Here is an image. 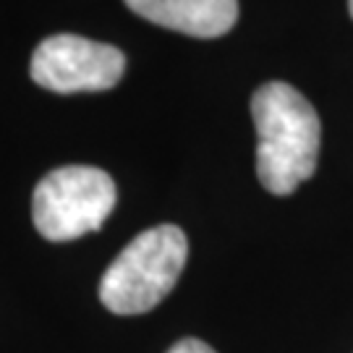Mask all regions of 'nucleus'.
I'll return each mask as SVG.
<instances>
[{
  "label": "nucleus",
  "mask_w": 353,
  "mask_h": 353,
  "mask_svg": "<svg viewBox=\"0 0 353 353\" xmlns=\"http://www.w3.org/2000/svg\"><path fill=\"white\" fill-rule=\"evenodd\" d=\"M123 3L152 24L199 39L223 37L239 21V0H123Z\"/></svg>",
  "instance_id": "5"
},
{
  "label": "nucleus",
  "mask_w": 353,
  "mask_h": 353,
  "mask_svg": "<svg viewBox=\"0 0 353 353\" xmlns=\"http://www.w3.org/2000/svg\"><path fill=\"white\" fill-rule=\"evenodd\" d=\"M348 8H351V16H353V0H348Z\"/></svg>",
  "instance_id": "7"
},
{
  "label": "nucleus",
  "mask_w": 353,
  "mask_h": 353,
  "mask_svg": "<svg viewBox=\"0 0 353 353\" xmlns=\"http://www.w3.org/2000/svg\"><path fill=\"white\" fill-rule=\"evenodd\" d=\"M168 353H217L212 345H207L204 341H196V338H183L178 341Z\"/></svg>",
  "instance_id": "6"
},
{
  "label": "nucleus",
  "mask_w": 353,
  "mask_h": 353,
  "mask_svg": "<svg viewBox=\"0 0 353 353\" xmlns=\"http://www.w3.org/2000/svg\"><path fill=\"white\" fill-rule=\"evenodd\" d=\"M256 176L275 196H288L314 176L322 126L312 102L285 81H267L254 92Z\"/></svg>",
  "instance_id": "1"
},
{
  "label": "nucleus",
  "mask_w": 353,
  "mask_h": 353,
  "mask_svg": "<svg viewBox=\"0 0 353 353\" xmlns=\"http://www.w3.org/2000/svg\"><path fill=\"white\" fill-rule=\"evenodd\" d=\"M189 259V239L178 225H154L115 256L100 280V301L123 316L147 314L173 290Z\"/></svg>",
  "instance_id": "2"
},
{
  "label": "nucleus",
  "mask_w": 353,
  "mask_h": 353,
  "mask_svg": "<svg viewBox=\"0 0 353 353\" xmlns=\"http://www.w3.org/2000/svg\"><path fill=\"white\" fill-rule=\"evenodd\" d=\"M115 199L118 191L110 173L92 165H65L34 186L32 220L42 239L65 243L100 230Z\"/></svg>",
  "instance_id": "3"
},
{
  "label": "nucleus",
  "mask_w": 353,
  "mask_h": 353,
  "mask_svg": "<svg viewBox=\"0 0 353 353\" xmlns=\"http://www.w3.org/2000/svg\"><path fill=\"white\" fill-rule=\"evenodd\" d=\"M126 71V55L115 45L79 34H52L42 39L32 55L29 74L37 87L55 94L105 92Z\"/></svg>",
  "instance_id": "4"
}]
</instances>
